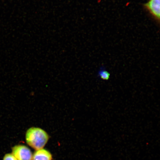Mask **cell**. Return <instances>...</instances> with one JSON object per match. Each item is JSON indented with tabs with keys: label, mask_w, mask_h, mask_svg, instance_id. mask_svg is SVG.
I'll use <instances>...</instances> for the list:
<instances>
[{
	"label": "cell",
	"mask_w": 160,
	"mask_h": 160,
	"mask_svg": "<svg viewBox=\"0 0 160 160\" xmlns=\"http://www.w3.org/2000/svg\"><path fill=\"white\" fill-rule=\"evenodd\" d=\"M49 139V136L47 132L39 128H30L26 134L27 143L36 150L43 149Z\"/></svg>",
	"instance_id": "1"
},
{
	"label": "cell",
	"mask_w": 160,
	"mask_h": 160,
	"mask_svg": "<svg viewBox=\"0 0 160 160\" xmlns=\"http://www.w3.org/2000/svg\"><path fill=\"white\" fill-rule=\"evenodd\" d=\"M143 7L152 18L160 25V0H149Z\"/></svg>",
	"instance_id": "2"
},
{
	"label": "cell",
	"mask_w": 160,
	"mask_h": 160,
	"mask_svg": "<svg viewBox=\"0 0 160 160\" xmlns=\"http://www.w3.org/2000/svg\"><path fill=\"white\" fill-rule=\"evenodd\" d=\"M12 154L18 160H33V155L28 148L23 145L12 148Z\"/></svg>",
	"instance_id": "3"
},
{
	"label": "cell",
	"mask_w": 160,
	"mask_h": 160,
	"mask_svg": "<svg viewBox=\"0 0 160 160\" xmlns=\"http://www.w3.org/2000/svg\"><path fill=\"white\" fill-rule=\"evenodd\" d=\"M52 156L49 151L44 149L36 150L33 155V160H52Z\"/></svg>",
	"instance_id": "4"
},
{
	"label": "cell",
	"mask_w": 160,
	"mask_h": 160,
	"mask_svg": "<svg viewBox=\"0 0 160 160\" xmlns=\"http://www.w3.org/2000/svg\"><path fill=\"white\" fill-rule=\"evenodd\" d=\"M98 76L102 79L107 81L110 78V73L104 68L102 67L99 72Z\"/></svg>",
	"instance_id": "5"
},
{
	"label": "cell",
	"mask_w": 160,
	"mask_h": 160,
	"mask_svg": "<svg viewBox=\"0 0 160 160\" xmlns=\"http://www.w3.org/2000/svg\"><path fill=\"white\" fill-rule=\"evenodd\" d=\"M3 160H18L12 153H8L3 157Z\"/></svg>",
	"instance_id": "6"
}]
</instances>
